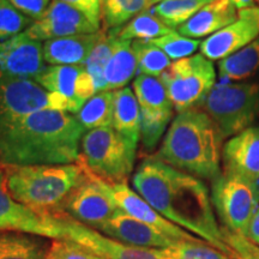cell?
<instances>
[{"label": "cell", "mask_w": 259, "mask_h": 259, "mask_svg": "<svg viewBox=\"0 0 259 259\" xmlns=\"http://www.w3.org/2000/svg\"><path fill=\"white\" fill-rule=\"evenodd\" d=\"M132 189L163 218L234 259H241L227 244L216 220L208 186L202 179L145 157L131 178Z\"/></svg>", "instance_id": "obj_1"}, {"label": "cell", "mask_w": 259, "mask_h": 259, "mask_svg": "<svg viewBox=\"0 0 259 259\" xmlns=\"http://www.w3.org/2000/svg\"><path fill=\"white\" fill-rule=\"evenodd\" d=\"M84 130L74 114L38 111L0 120V164H67L79 160Z\"/></svg>", "instance_id": "obj_2"}, {"label": "cell", "mask_w": 259, "mask_h": 259, "mask_svg": "<svg viewBox=\"0 0 259 259\" xmlns=\"http://www.w3.org/2000/svg\"><path fill=\"white\" fill-rule=\"evenodd\" d=\"M225 138L205 112L189 109L173 119L154 156L190 176L212 181L221 174Z\"/></svg>", "instance_id": "obj_3"}, {"label": "cell", "mask_w": 259, "mask_h": 259, "mask_svg": "<svg viewBox=\"0 0 259 259\" xmlns=\"http://www.w3.org/2000/svg\"><path fill=\"white\" fill-rule=\"evenodd\" d=\"M2 167L6 189L12 198L31 210L50 215L64 213L66 200L89 174L79 161Z\"/></svg>", "instance_id": "obj_4"}, {"label": "cell", "mask_w": 259, "mask_h": 259, "mask_svg": "<svg viewBox=\"0 0 259 259\" xmlns=\"http://www.w3.org/2000/svg\"><path fill=\"white\" fill-rule=\"evenodd\" d=\"M137 147L113 127L89 130L80 139L78 161L109 185L127 184L134 176Z\"/></svg>", "instance_id": "obj_5"}, {"label": "cell", "mask_w": 259, "mask_h": 259, "mask_svg": "<svg viewBox=\"0 0 259 259\" xmlns=\"http://www.w3.org/2000/svg\"><path fill=\"white\" fill-rule=\"evenodd\" d=\"M202 106L223 136L233 137L259 116V84H215Z\"/></svg>", "instance_id": "obj_6"}, {"label": "cell", "mask_w": 259, "mask_h": 259, "mask_svg": "<svg viewBox=\"0 0 259 259\" xmlns=\"http://www.w3.org/2000/svg\"><path fill=\"white\" fill-rule=\"evenodd\" d=\"M178 113L199 108L216 83L212 61L202 54L176 60L160 77Z\"/></svg>", "instance_id": "obj_7"}, {"label": "cell", "mask_w": 259, "mask_h": 259, "mask_svg": "<svg viewBox=\"0 0 259 259\" xmlns=\"http://www.w3.org/2000/svg\"><path fill=\"white\" fill-rule=\"evenodd\" d=\"M211 203L225 231L246 236L259 208V184L221 173L211 181Z\"/></svg>", "instance_id": "obj_8"}, {"label": "cell", "mask_w": 259, "mask_h": 259, "mask_svg": "<svg viewBox=\"0 0 259 259\" xmlns=\"http://www.w3.org/2000/svg\"><path fill=\"white\" fill-rule=\"evenodd\" d=\"M70 113L67 102L35 79L18 78L0 71V120L38 111Z\"/></svg>", "instance_id": "obj_9"}, {"label": "cell", "mask_w": 259, "mask_h": 259, "mask_svg": "<svg viewBox=\"0 0 259 259\" xmlns=\"http://www.w3.org/2000/svg\"><path fill=\"white\" fill-rule=\"evenodd\" d=\"M64 213L74 221L99 231L120 211L112 187L92 173L71 193L64 205Z\"/></svg>", "instance_id": "obj_10"}, {"label": "cell", "mask_w": 259, "mask_h": 259, "mask_svg": "<svg viewBox=\"0 0 259 259\" xmlns=\"http://www.w3.org/2000/svg\"><path fill=\"white\" fill-rule=\"evenodd\" d=\"M65 213H41L16 202L6 189L4 170L0 166V231L28 233L51 240H65Z\"/></svg>", "instance_id": "obj_11"}, {"label": "cell", "mask_w": 259, "mask_h": 259, "mask_svg": "<svg viewBox=\"0 0 259 259\" xmlns=\"http://www.w3.org/2000/svg\"><path fill=\"white\" fill-rule=\"evenodd\" d=\"M36 82L50 93L67 102L71 114H76L96 94L95 83L84 65H47Z\"/></svg>", "instance_id": "obj_12"}, {"label": "cell", "mask_w": 259, "mask_h": 259, "mask_svg": "<svg viewBox=\"0 0 259 259\" xmlns=\"http://www.w3.org/2000/svg\"><path fill=\"white\" fill-rule=\"evenodd\" d=\"M65 240L72 241L106 259H166L163 250L122 244L96 229L74 221L67 215L65 218Z\"/></svg>", "instance_id": "obj_13"}, {"label": "cell", "mask_w": 259, "mask_h": 259, "mask_svg": "<svg viewBox=\"0 0 259 259\" xmlns=\"http://www.w3.org/2000/svg\"><path fill=\"white\" fill-rule=\"evenodd\" d=\"M97 29L77 9L61 0H52L50 8L41 19L35 21L24 32L34 40L45 42L74 35L93 34Z\"/></svg>", "instance_id": "obj_14"}, {"label": "cell", "mask_w": 259, "mask_h": 259, "mask_svg": "<svg viewBox=\"0 0 259 259\" xmlns=\"http://www.w3.org/2000/svg\"><path fill=\"white\" fill-rule=\"evenodd\" d=\"M42 42L25 32L0 42V71L18 78L35 79L46 69Z\"/></svg>", "instance_id": "obj_15"}, {"label": "cell", "mask_w": 259, "mask_h": 259, "mask_svg": "<svg viewBox=\"0 0 259 259\" xmlns=\"http://www.w3.org/2000/svg\"><path fill=\"white\" fill-rule=\"evenodd\" d=\"M113 196L120 210L138 221L145 223L151 228L156 229L173 241H197L199 238L191 234L185 229L180 228L174 223L168 221L157 210L142 198L127 184H115L111 185ZM203 241V240H202Z\"/></svg>", "instance_id": "obj_16"}, {"label": "cell", "mask_w": 259, "mask_h": 259, "mask_svg": "<svg viewBox=\"0 0 259 259\" xmlns=\"http://www.w3.org/2000/svg\"><path fill=\"white\" fill-rule=\"evenodd\" d=\"M223 173L259 181V125L233 136L222 148Z\"/></svg>", "instance_id": "obj_17"}, {"label": "cell", "mask_w": 259, "mask_h": 259, "mask_svg": "<svg viewBox=\"0 0 259 259\" xmlns=\"http://www.w3.org/2000/svg\"><path fill=\"white\" fill-rule=\"evenodd\" d=\"M99 232L122 244L141 248L163 250L178 242L170 240L166 235L145 223L131 218L122 210L102 227H100Z\"/></svg>", "instance_id": "obj_18"}, {"label": "cell", "mask_w": 259, "mask_h": 259, "mask_svg": "<svg viewBox=\"0 0 259 259\" xmlns=\"http://www.w3.org/2000/svg\"><path fill=\"white\" fill-rule=\"evenodd\" d=\"M259 36V24L253 19L240 17L234 23L210 35L200 44V54L209 60H222L250 45Z\"/></svg>", "instance_id": "obj_19"}, {"label": "cell", "mask_w": 259, "mask_h": 259, "mask_svg": "<svg viewBox=\"0 0 259 259\" xmlns=\"http://www.w3.org/2000/svg\"><path fill=\"white\" fill-rule=\"evenodd\" d=\"M105 30L93 34L52 38L42 42L44 58L48 65H84Z\"/></svg>", "instance_id": "obj_20"}, {"label": "cell", "mask_w": 259, "mask_h": 259, "mask_svg": "<svg viewBox=\"0 0 259 259\" xmlns=\"http://www.w3.org/2000/svg\"><path fill=\"white\" fill-rule=\"evenodd\" d=\"M239 12L229 0H213L193 15L178 32L190 38L208 37L221 29L234 23Z\"/></svg>", "instance_id": "obj_21"}, {"label": "cell", "mask_w": 259, "mask_h": 259, "mask_svg": "<svg viewBox=\"0 0 259 259\" xmlns=\"http://www.w3.org/2000/svg\"><path fill=\"white\" fill-rule=\"evenodd\" d=\"M132 90L137 97L141 113L151 118L170 120L173 115V105L160 78L147 74H137L132 83Z\"/></svg>", "instance_id": "obj_22"}, {"label": "cell", "mask_w": 259, "mask_h": 259, "mask_svg": "<svg viewBox=\"0 0 259 259\" xmlns=\"http://www.w3.org/2000/svg\"><path fill=\"white\" fill-rule=\"evenodd\" d=\"M137 74V59L132 41L122 40L116 35L113 50L105 70L107 90L125 88Z\"/></svg>", "instance_id": "obj_23"}, {"label": "cell", "mask_w": 259, "mask_h": 259, "mask_svg": "<svg viewBox=\"0 0 259 259\" xmlns=\"http://www.w3.org/2000/svg\"><path fill=\"white\" fill-rule=\"evenodd\" d=\"M47 239L28 233L0 231V259H45L51 247Z\"/></svg>", "instance_id": "obj_24"}, {"label": "cell", "mask_w": 259, "mask_h": 259, "mask_svg": "<svg viewBox=\"0 0 259 259\" xmlns=\"http://www.w3.org/2000/svg\"><path fill=\"white\" fill-rule=\"evenodd\" d=\"M114 111H113L112 127L124 136L132 143H139L141 127V108L137 97L130 87L115 90Z\"/></svg>", "instance_id": "obj_25"}, {"label": "cell", "mask_w": 259, "mask_h": 259, "mask_svg": "<svg viewBox=\"0 0 259 259\" xmlns=\"http://www.w3.org/2000/svg\"><path fill=\"white\" fill-rule=\"evenodd\" d=\"M257 73H259V36L219 63V76L222 80H244Z\"/></svg>", "instance_id": "obj_26"}, {"label": "cell", "mask_w": 259, "mask_h": 259, "mask_svg": "<svg viewBox=\"0 0 259 259\" xmlns=\"http://www.w3.org/2000/svg\"><path fill=\"white\" fill-rule=\"evenodd\" d=\"M115 93L105 90L94 95L74 114L84 131L100 127H112Z\"/></svg>", "instance_id": "obj_27"}, {"label": "cell", "mask_w": 259, "mask_h": 259, "mask_svg": "<svg viewBox=\"0 0 259 259\" xmlns=\"http://www.w3.org/2000/svg\"><path fill=\"white\" fill-rule=\"evenodd\" d=\"M155 5L154 0H102V30L121 29L132 18Z\"/></svg>", "instance_id": "obj_28"}, {"label": "cell", "mask_w": 259, "mask_h": 259, "mask_svg": "<svg viewBox=\"0 0 259 259\" xmlns=\"http://www.w3.org/2000/svg\"><path fill=\"white\" fill-rule=\"evenodd\" d=\"M213 0H160L149 9L170 29H178Z\"/></svg>", "instance_id": "obj_29"}, {"label": "cell", "mask_w": 259, "mask_h": 259, "mask_svg": "<svg viewBox=\"0 0 259 259\" xmlns=\"http://www.w3.org/2000/svg\"><path fill=\"white\" fill-rule=\"evenodd\" d=\"M171 30L174 29L167 27L156 16L147 10L125 24L118 31V36L128 41H153L155 38L169 34Z\"/></svg>", "instance_id": "obj_30"}, {"label": "cell", "mask_w": 259, "mask_h": 259, "mask_svg": "<svg viewBox=\"0 0 259 259\" xmlns=\"http://www.w3.org/2000/svg\"><path fill=\"white\" fill-rule=\"evenodd\" d=\"M119 30L120 29L105 31V35H103L101 40L97 42L92 53L89 54L88 59L84 63L87 72L90 74L94 83H95L96 94L107 90L105 80L106 65L108 63L109 57H111L113 45H114V40Z\"/></svg>", "instance_id": "obj_31"}, {"label": "cell", "mask_w": 259, "mask_h": 259, "mask_svg": "<svg viewBox=\"0 0 259 259\" xmlns=\"http://www.w3.org/2000/svg\"><path fill=\"white\" fill-rule=\"evenodd\" d=\"M136 59H137V74L160 78L162 73L171 65V61L163 51L150 41H132Z\"/></svg>", "instance_id": "obj_32"}, {"label": "cell", "mask_w": 259, "mask_h": 259, "mask_svg": "<svg viewBox=\"0 0 259 259\" xmlns=\"http://www.w3.org/2000/svg\"><path fill=\"white\" fill-rule=\"evenodd\" d=\"M163 253L166 259H234L202 240L178 241L163 248Z\"/></svg>", "instance_id": "obj_33"}, {"label": "cell", "mask_w": 259, "mask_h": 259, "mask_svg": "<svg viewBox=\"0 0 259 259\" xmlns=\"http://www.w3.org/2000/svg\"><path fill=\"white\" fill-rule=\"evenodd\" d=\"M150 42L163 51L170 60H179L193 56L194 52L198 50L202 44L199 40L184 36L176 30H171L169 34L155 38Z\"/></svg>", "instance_id": "obj_34"}, {"label": "cell", "mask_w": 259, "mask_h": 259, "mask_svg": "<svg viewBox=\"0 0 259 259\" xmlns=\"http://www.w3.org/2000/svg\"><path fill=\"white\" fill-rule=\"evenodd\" d=\"M34 22L8 0H0V42L22 34Z\"/></svg>", "instance_id": "obj_35"}, {"label": "cell", "mask_w": 259, "mask_h": 259, "mask_svg": "<svg viewBox=\"0 0 259 259\" xmlns=\"http://www.w3.org/2000/svg\"><path fill=\"white\" fill-rule=\"evenodd\" d=\"M168 119L151 118L147 114L141 113V127H139V141L144 150L151 151L156 148L168 124Z\"/></svg>", "instance_id": "obj_36"}, {"label": "cell", "mask_w": 259, "mask_h": 259, "mask_svg": "<svg viewBox=\"0 0 259 259\" xmlns=\"http://www.w3.org/2000/svg\"><path fill=\"white\" fill-rule=\"evenodd\" d=\"M51 250L58 259H97V255L93 252L69 240H53L51 242Z\"/></svg>", "instance_id": "obj_37"}, {"label": "cell", "mask_w": 259, "mask_h": 259, "mask_svg": "<svg viewBox=\"0 0 259 259\" xmlns=\"http://www.w3.org/2000/svg\"><path fill=\"white\" fill-rule=\"evenodd\" d=\"M226 241L241 259H259V247L251 244L245 236L233 234L222 229Z\"/></svg>", "instance_id": "obj_38"}, {"label": "cell", "mask_w": 259, "mask_h": 259, "mask_svg": "<svg viewBox=\"0 0 259 259\" xmlns=\"http://www.w3.org/2000/svg\"><path fill=\"white\" fill-rule=\"evenodd\" d=\"M83 14L97 29H101L102 0H61Z\"/></svg>", "instance_id": "obj_39"}, {"label": "cell", "mask_w": 259, "mask_h": 259, "mask_svg": "<svg viewBox=\"0 0 259 259\" xmlns=\"http://www.w3.org/2000/svg\"><path fill=\"white\" fill-rule=\"evenodd\" d=\"M8 2L32 21H38L46 14L52 0H8Z\"/></svg>", "instance_id": "obj_40"}, {"label": "cell", "mask_w": 259, "mask_h": 259, "mask_svg": "<svg viewBox=\"0 0 259 259\" xmlns=\"http://www.w3.org/2000/svg\"><path fill=\"white\" fill-rule=\"evenodd\" d=\"M245 238L247 239L251 244H253L259 247V208L257 210V212H255V215L253 216V219H252L250 226H248L247 233H246Z\"/></svg>", "instance_id": "obj_41"}, {"label": "cell", "mask_w": 259, "mask_h": 259, "mask_svg": "<svg viewBox=\"0 0 259 259\" xmlns=\"http://www.w3.org/2000/svg\"><path fill=\"white\" fill-rule=\"evenodd\" d=\"M238 15L240 16V17H247V18L253 19V21H255L259 24V8L253 6V8H250V9L240 10Z\"/></svg>", "instance_id": "obj_42"}, {"label": "cell", "mask_w": 259, "mask_h": 259, "mask_svg": "<svg viewBox=\"0 0 259 259\" xmlns=\"http://www.w3.org/2000/svg\"><path fill=\"white\" fill-rule=\"evenodd\" d=\"M233 5L235 6L236 10H245V9H250L254 6V0H229Z\"/></svg>", "instance_id": "obj_43"}, {"label": "cell", "mask_w": 259, "mask_h": 259, "mask_svg": "<svg viewBox=\"0 0 259 259\" xmlns=\"http://www.w3.org/2000/svg\"><path fill=\"white\" fill-rule=\"evenodd\" d=\"M45 259H58L57 258V255L54 254V252L51 250V247H50V251H48V253H47V255H46V258Z\"/></svg>", "instance_id": "obj_44"}, {"label": "cell", "mask_w": 259, "mask_h": 259, "mask_svg": "<svg viewBox=\"0 0 259 259\" xmlns=\"http://www.w3.org/2000/svg\"><path fill=\"white\" fill-rule=\"evenodd\" d=\"M97 259H106V258H102V257H99V255H97Z\"/></svg>", "instance_id": "obj_45"}, {"label": "cell", "mask_w": 259, "mask_h": 259, "mask_svg": "<svg viewBox=\"0 0 259 259\" xmlns=\"http://www.w3.org/2000/svg\"><path fill=\"white\" fill-rule=\"evenodd\" d=\"M154 2H155V4H156V3H157V0H154Z\"/></svg>", "instance_id": "obj_46"}, {"label": "cell", "mask_w": 259, "mask_h": 259, "mask_svg": "<svg viewBox=\"0 0 259 259\" xmlns=\"http://www.w3.org/2000/svg\"><path fill=\"white\" fill-rule=\"evenodd\" d=\"M158 2H160V0H157V3H158Z\"/></svg>", "instance_id": "obj_47"}, {"label": "cell", "mask_w": 259, "mask_h": 259, "mask_svg": "<svg viewBox=\"0 0 259 259\" xmlns=\"http://www.w3.org/2000/svg\"><path fill=\"white\" fill-rule=\"evenodd\" d=\"M257 2H258V3H259V0H257Z\"/></svg>", "instance_id": "obj_48"}]
</instances>
